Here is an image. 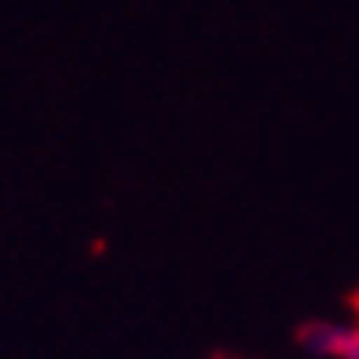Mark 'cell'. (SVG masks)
Returning a JSON list of instances; mask_svg holds the SVG:
<instances>
[{
    "label": "cell",
    "instance_id": "cell-1",
    "mask_svg": "<svg viewBox=\"0 0 359 359\" xmlns=\"http://www.w3.org/2000/svg\"><path fill=\"white\" fill-rule=\"evenodd\" d=\"M301 345L323 359H359V323H308Z\"/></svg>",
    "mask_w": 359,
    "mask_h": 359
},
{
    "label": "cell",
    "instance_id": "cell-2",
    "mask_svg": "<svg viewBox=\"0 0 359 359\" xmlns=\"http://www.w3.org/2000/svg\"><path fill=\"white\" fill-rule=\"evenodd\" d=\"M355 308H359V297H355Z\"/></svg>",
    "mask_w": 359,
    "mask_h": 359
}]
</instances>
